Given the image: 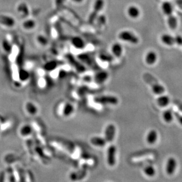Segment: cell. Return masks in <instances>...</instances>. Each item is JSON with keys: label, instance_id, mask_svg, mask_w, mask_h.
Listing matches in <instances>:
<instances>
[{"label": "cell", "instance_id": "obj_2", "mask_svg": "<svg viewBox=\"0 0 182 182\" xmlns=\"http://www.w3.org/2000/svg\"><path fill=\"white\" fill-rule=\"evenodd\" d=\"M95 102L101 105H116L118 103V98L112 95H102L96 97L94 99Z\"/></svg>", "mask_w": 182, "mask_h": 182}, {"label": "cell", "instance_id": "obj_31", "mask_svg": "<svg viewBox=\"0 0 182 182\" xmlns=\"http://www.w3.org/2000/svg\"><path fill=\"white\" fill-rule=\"evenodd\" d=\"M63 1H64V0H56L57 4V5L61 4L63 2Z\"/></svg>", "mask_w": 182, "mask_h": 182}, {"label": "cell", "instance_id": "obj_8", "mask_svg": "<svg viewBox=\"0 0 182 182\" xmlns=\"http://www.w3.org/2000/svg\"><path fill=\"white\" fill-rule=\"evenodd\" d=\"M116 128L114 125L111 124L106 127L104 132V138L107 142H111L113 141L116 134Z\"/></svg>", "mask_w": 182, "mask_h": 182}, {"label": "cell", "instance_id": "obj_23", "mask_svg": "<svg viewBox=\"0 0 182 182\" xmlns=\"http://www.w3.org/2000/svg\"><path fill=\"white\" fill-rule=\"evenodd\" d=\"M90 141L91 144H93L95 146H98V147H103L107 143V141L106 140L105 138L100 137H93Z\"/></svg>", "mask_w": 182, "mask_h": 182}, {"label": "cell", "instance_id": "obj_13", "mask_svg": "<svg viewBox=\"0 0 182 182\" xmlns=\"http://www.w3.org/2000/svg\"><path fill=\"white\" fill-rule=\"evenodd\" d=\"M112 55L116 58H120L123 52V46L119 43H114L111 48Z\"/></svg>", "mask_w": 182, "mask_h": 182}, {"label": "cell", "instance_id": "obj_14", "mask_svg": "<svg viewBox=\"0 0 182 182\" xmlns=\"http://www.w3.org/2000/svg\"><path fill=\"white\" fill-rule=\"evenodd\" d=\"M127 13L131 19H136L140 15V11L137 6L130 5L128 8Z\"/></svg>", "mask_w": 182, "mask_h": 182}, {"label": "cell", "instance_id": "obj_10", "mask_svg": "<svg viewBox=\"0 0 182 182\" xmlns=\"http://www.w3.org/2000/svg\"><path fill=\"white\" fill-rule=\"evenodd\" d=\"M116 147L114 145H110L107 150V163L111 166H113L116 163Z\"/></svg>", "mask_w": 182, "mask_h": 182}, {"label": "cell", "instance_id": "obj_4", "mask_svg": "<svg viewBox=\"0 0 182 182\" xmlns=\"http://www.w3.org/2000/svg\"><path fill=\"white\" fill-rule=\"evenodd\" d=\"M57 111L58 114L61 113V115L65 117H68L74 112V106L70 102H65L61 104L60 103L57 107Z\"/></svg>", "mask_w": 182, "mask_h": 182}, {"label": "cell", "instance_id": "obj_16", "mask_svg": "<svg viewBox=\"0 0 182 182\" xmlns=\"http://www.w3.org/2000/svg\"><path fill=\"white\" fill-rule=\"evenodd\" d=\"M160 40L163 45L167 46H172L175 45L174 37L169 34H163L160 37Z\"/></svg>", "mask_w": 182, "mask_h": 182}, {"label": "cell", "instance_id": "obj_5", "mask_svg": "<svg viewBox=\"0 0 182 182\" xmlns=\"http://www.w3.org/2000/svg\"><path fill=\"white\" fill-rule=\"evenodd\" d=\"M104 6V0H96L94 4L93 11L91 12L89 19L90 23H93L96 20L99 12L103 9Z\"/></svg>", "mask_w": 182, "mask_h": 182}, {"label": "cell", "instance_id": "obj_29", "mask_svg": "<svg viewBox=\"0 0 182 182\" xmlns=\"http://www.w3.org/2000/svg\"><path fill=\"white\" fill-rule=\"evenodd\" d=\"M100 59L102 61H104V62H110L113 60V58H111L110 55L104 54V53L100 55Z\"/></svg>", "mask_w": 182, "mask_h": 182}, {"label": "cell", "instance_id": "obj_26", "mask_svg": "<svg viewBox=\"0 0 182 182\" xmlns=\"http://www.w3.org/2000/svg\"><path fill=\"white\" fill-rule=\"evenodd\" d=\"M32 131H33V129L30 125H24L21 127V128L19 130V133L22 136L26 137V136H28L29 135H30L32 133Z\"/></svg>", "mask_w": 182, "mask_h": 182}, {"label": "cell", "instance_id": "obj_11", "mask_svg": "<svg viewBox=\"0 0 182 182\" xmlns=\"http://www.w3.org/2000/svg\"><path fill=\"white\" fill-rule=\"evenodd\" d=\"M177 167V162L174 158L170 157L166 163V172L167 174L172 175L175 172Z\"/></svg>", "mask_w": 182, "mask_h": 182}, {"label": "cell", "instance_id": "obj_24", "mask_svg": "<svg viewBox=\"0 0 182 182\" xmlns=\"http://www.w3.org/2000/svg\"><path fill=\"white\" fill-rule=\"evenodd\" d=\"M167 25L169 27V28L172 30H175L177 27L178 21L177 18L173 15H170L169 16H167Z\"/></svg>", "mask_w": 182, "mask_h": 182}, {"label": "cell", "instance_id": "obj_6", "mask_svg": "<svg viewBox=\"0 0 182 182\" xmlns=\"http://www.w3.org/2000/svg\"><path fill=\"white\" fill-rule=\"evenodd\" d=\"M24 109L28 115L30 116L37 115L39 111V108L37 104L31 101H27L24 104Z\"/></svg>", "mask_w": 182, "mask_h": 182}, {"label": "cell", "instance_id": "obj_3", "mask_svg": "<svg viewBox=\"0 0 182 182\" xmlns=\"http://www.w3.org/2000/svg\"><path fill=\"white\" fill-rule=\"evenodd\" d=\"M16 25V21L12 17L7 15H0V26L5 30H11Z\"/></svg>", "mask_w": 182, "mask_h": 182}, {"label": "cell", "instance_id": "obj_30", "mask_svg": "<svg viewBox=\"0 0 182 182\" xmlns=\"http://www.w3.org/2000/svg\"><path fill=\"white\" fill-rule=\"evenodd\" d=\"M174 37V43L176 45L181 46H182V36L180 35H176Z\"/></svg>", "mask_w": 182, "mask_h": 182}, {"label": "cell", "instance_id": "obj_18", "mask_svg": "<svg viewBox=\"0 0 182 182\" xmlns=\"http://www.w3.org/2000/svg\"><path fill=\"white\" fill-rule=\"evenodd\" d=\"M162 10L167 16L173 14V8L172 4L169 1H164L162 4Z\"/></svg>", "mask_w": 182, "mask_h": 182}, {"label": "cell", "instance_id": "obj_12", "mask_svg": "<svg viewBox=\"0 0 182 182\" xmlns=\"http://www.w3.org/2000/svg\"><path fill=\"white\" fill-rule=\"evenodd\" d=\"M145 60L146 64L149 66L155 65L157 60V55L155 51L150 50L146 53Z\"/></svg>", "mask_w": 182, "mask_h": 182}, {"label": "cell", "instance_id": "obj_9", "mask_svg": "<svg viewBox=\"0 0 182 182\" xmlns=\"http://www.w3.org/2000/svg\"><path fill=\"white\" fill-rule=\"evenodd\" d=\"M109 73L105 70H100L97 72L94 75V80L97 84H103L109 79Z\"/></svg>", "mask_w": 182, "mask_h": 182}, {"label": "cell", "instance_id": "obj_27", "mask_svg": "<svg viewBox=\"0 0 182 182\" xmlns=\"http://www.w3.org/2000/svg\"><path fill=\"white\" fill-rule=\"evenodd\" d=\"M143 172L148 177H153L156 174V170L152 166H147L144 169Z\"/></svg>", "mask_w": 182, "mask_h": 182}, {"label": "cell", "instance_id": "obj_22", "mask_svg": "<svg viewBox=\"0 0 182 182\" xmlns=\"http://www.w3.org/2000/svg\"><path fill=\"white\" fill-rule=\"evenodd\" d=\"M72 44L75 48L82 49L85 47L86 43L82 38L80 37H74L72 40Z\"/></svg>", "mask_w": 182, "mask_h": 182}, {"label": "cell", "instance_id": "obj_17", "mask_svg": "<svg viewBox=\"0 0 182 182\" xmlns=\"http://www.w3.org/2000/svg\"><path fill=\"white\" fill-rule=\"evenodd\" d=\"M170 98L163 94L159 95L156 100L157 105L162 108H164L168 106L170 103Z\"/></svg>", "mask_w": 182, "mask_h": 182}, {"label": "cell", "instance_id": "obj_28", "mask_svg": "<svg viewBox=\"0 0 182 182\" xmlns=\"http://www.w3.org/2000/svg\"><path fill=\"white\" fill-rule=\"evenodd\" d=\"M96 19L97 20V21H98L99 24V25H101V26H103V25H104V24H106V17H105L104 16H103V15L99 16H98Z\"/></svg>", "mask_w": 182, "mask_h": 182}, {"label": "cell", "instance_id": "obj_33", "mask_svg": "<svg viewBox=\"0 0 182 182\" xmlns=\"http://www.w3.org/2000/svg\"><path fill=\"white\" fill-rule=\"evenodd\" d=\"M179 122H180V123L182 125V116H180V117H179Z\"/></svg>", "mask_w": 182, "mask_h": 182}, {"label": "cell", "instance_id": "obj_15", "mask_svg": "<svg viewBox=\"0 0 182 182\" xmlns=\"http://www.w3.org/2000/svg\"><path fill=\"white\" fill-rule=\"evenodd\" d=\"M36 22L33 19H27L25 20L22 23V28L23 30L27 31H31L34 30L36 27Z\"/></svg>", "mask_w": 182, "mask_h": 182}, {"label": "cell", "instance_id": "obj_20", "mask_svg": "<svg viewBox=\"0 0 182 182\" xmlns=\"http://www.w3.org/2000/svg\"><path fill=\"white\" fill-rule=\"evenodd\" d=\"M17 11L21 14L20 16L24 18L27 17L30 14L28 7L26 3L19 4L17 7Z\"/></svg>", "mask_w": 182, "mask_h": 182}, {"label": "cell", "instance_id": "obj_21", "mask_svg": "<svg viewBox=\"0 0 182 182\" xmlns=\"http://www.w3.org/2000/svg\"><path fill=\"white\" fill-rule=\"evenodd\" d=\"M158 134L155 130H150L146 136V141L149 144H155L157 140Z\"/></svg>", "mask_w": 182, "mask_h": 182}, {"label": "cell", "instance_id": "obj_25", "mask_svg": "<svg viewBox=\"0 0 182 182\" xmlns=\"http://www.w3.org/2000/svg\"><path fill=\"white\" fill-rule=\"evenodd\" d=\"M162 117L163 120L167 123H170L173 120V113L170 109H167L164 111L163 112Z\"/></svg>", "mask_w": 182, "mask_h": 182}, {"label": "cell", "instance_id": "obj_32", "mask_svg": "<svg viewBox=\"0 0 182 182\" xmlns=\"http://www.w3.org/2000/svg\"><path fill=\"white\" fill-rule=\"evenodd\" d=\"M72 1L75 3H82L83 1V0H72Z\"/></svg>", "mask_w": 182, "mask_h": 182}, {"label": "cell", "instance_id": "obj_7", "mask_svg": "<svg viewBox=\"0 0 182 182\" xmlns=\"http://www.w3.org/2000/svg\"><path fill=\"white\" fill-rule=\"evenodd\" d=\"M152 79H150V85H151V89L152 92L157 95H160L162 94H163L165 92V88L164 86L158 83L156 80L154 81V79L152 77Z\"/></svg>", "mask_w": 182, "mask_h": 182}, {"label": "cell", "instance_id": "obj_1", "mask_svg": "<svg viewBox=\"0 0 182 182\" xmlns=\"http://www.w3.org/2000/svg\"><path fill=\"white\" fill-rule=\"evenodd\" d=\"M118 36L120 40L132 45H137L139 42V39L136 35L128 30L121 31Z\"/></svg>", "mask_w": 182, "mask_h": 182}, {"label": "cell", "instance_id": "obj_19", "mask_svg": "<svg viewBox=\"0 0 182 182\" xmlns=\"http://www.w3.org/2000/svg\"><path fill=\"white\" fill-rule=\"evenodd\" d=\"M36 40L37 45L42 48L47 47L49 43L48 39L46 37V35L41 33L37 36Z\"/></svg>", "mask_w": 182, "mask_h": 182}]
</instances>
